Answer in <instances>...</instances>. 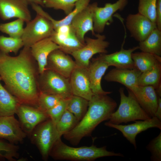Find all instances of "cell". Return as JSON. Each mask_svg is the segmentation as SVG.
I'll return each instance as SVG.
<instances>
[{
	"mask_svg": "<svg viewBox=\"0 0 161 161\" xmlns=\"http://www.w3.org/2000/svg\"><path fill=\"white\" fill-rule=\"evenodd\" d=\"M39 75L30 47H24L16 56L0 50V77L4 87L20 104L37 107Z\"/></svg>",
	"mask_w": 161,
	"mask_h": 161,
	"instance_id": "obj_1",
	"label": "cell"
},
{
	"mask_svg": "<svg viewBox=\"0 0 161 161\" xmlns=\"http://www.w3.org/2000/svg\"><path fill=\"white\" fill-rule=\"evenodd\" d=\"M115 101L108 95H94L89 101L87 110L71 130L63 135L71 144L78 145L83 137L90 136L96 127L108 120L117 106Z\"/></svg>",
	"mask_w": 161,
	"mask_h": 161,
	"instance_id": "obj_2",
	"label": "cell"
},
{
	"mask_svg": "<svg viewBox=\"0 0 161 161\" xmlns=\"http://www.w3.org/2000/svg\"><path fill=\"white\" fill-rule=\"evenodd\" d=\"M106 147H97L93 144L89 146L71 147L64 143L61 137L54 144L50 151L49 157L55 160L73 161H93L106 157H124L120 153L108 151Z\"/></svg>",
	"mask_w": 161,
	"mask_h": 161,
	"instance_id": "obj_3",
	"label": "cell"
},
{
	"mask_svg": "<svg viewBox=\"0 0 161 161\" xmlns=\"http://www.w3.org/2000/svg\"><path fill=\"white\" fill-rule=\"evenodd\" d=\"M127 89L128 95L127 96L123 88L119 89L120 105L117 110L112 114L107 122L120 124L138 120H148L151 117L141 107L132 92Z\"/></svg>",
	"mask_w": 161,
	"mask_h": 161,
	"instance_id": "obj_4",
	"label": "cell"
},
{
	"mask_svg": "<svg viewBox=\"0 0 161 161\" xmlns=\"http://www.w3.org/2000/svg\"><path fill=\"white\" fill-rule=\"evenodd\" d=\"M29 136L31 143L37 147L44 161L48 160L54 144L61 137L55 124L49 118L37 125Z\"/></svg>",
	"mask_w": 161,
	"mask_h": 161,
	"instance_id": "obj_5",
	"label": "cell"
},
{
	"mask_svg": "<svg viewBox=\"0 0 161 161\" xmlns=\"http://www.w3.org/2000/svg\"><path fill=\"white\" fill-rule=\"evenodd\" d=\"M40 91L66 99L73 95L69 78L51 69H46L38 78Z\"/></svg>",
	"mask_w": 161,
	"mask_h": 161,
	"instance_id": "obj_6",
	"label": "cell"
},
{
	"mask_svg": "<svg viewBox=\"0 0 161 161\" xmlns=\"http://www.w3.org/2000/svg\"><path fill=\"white\" fill-rule=\"evenodd\" d=\"M35 18L27 23L21 39L24 47H30L36 43L50 37L54 31L53 26L48 19L36 13Z\"/></svg>",
	"mask_w": 161,
	"mask_h": 161,
	"instance_id": "obj_7",
	"label": "cell"
},
{
	"mask_svg": "<svg viewBox=\"0 0 161 161\" xmlns=\"http://www.w3.org/2000/svg\"><path fill=\"white\" fill-rule=\"evenodd\" d=\"M95 36V38L85 37V45L71 54L74 58L76 66L87 68L90 59L94 55L107 53V49L110 43L106 40V36L100 34H96Z\"/></svg>",
	"mask_w": 161,
	"mask_h": 161,
	"instance_id": "obj_8",
	"label": "cell"
},
{
	"mask_svg": "<svg viewBox=\"0 0 161 161\" xmlns=\"http://www.w3.org/2000/svg\"><path fill=\"white\" fill-rule=\"evenodd\" d=\"M134 122L133 123L125 125L114 124L106 122L105 125L120 131L135 149L137 148L136 138L138 134L150 128H156L161 129V120L155 116L148 120Z\"/></svg>",
	"mask_w": 161,
	"mask_h": 161,
	"instance_id": "obj_9",
	"label": "cell"
},
{
	"mask_svg": "<svg viewBox=\"0 0 161 161\" xmlns=\"http://www.w3.org/2000/svg\"><path fill=\"white\" fill-rule=\"evenodd\" d=\"M16 114L21 128L27 136L37 125L49 118L46 112L37 107L23 104L19 105Z\"/></svg>",
	"mask_w": 161,
	"mask_h": 161,
	"instance_id": "obj_10",
	"label": "cell"
},
{
	"mask_svg": "<svg viewBox=\"0 0 161 161\" xmlns=\"http://www.w3.org/2000/svg\"><path fill=\"white\" fill-rule=\"evenodd\" d=\"M129 0H118L115 2L106 3L104 6L95 8L94 15V29L95 32L101 34L106 26L112 23L113 16L118 11L123 10L128 4Z\"/></svg>",
	"mask_w": 161,
	"mask_h": 161,
	"instance_id": "obj_11",
	"label": "cell"
},
{
	"mask_svg": "<svg viewBox=\"0 0 161 161\" xmlns=\"http://www.w3.org/2000/svg\"><path fill=\"white\" fill-rule=\"evenodd\" d=\"M97 5L96 2L89 4L76 16L70 24L77 38L83 44H85V35L87 32L90 31L93 35L96 34L94 29V15Z\"/></svg>",
	"mask_w": 161,
	"mask_h": 161,
	"instance_id": "obj_12",
	"label": "cell"
},
{
	"mask_svg": "<svg viewBox=\"0 0 161 161\" xmlns=\"http://www.w3.org/2000/svg\"><path fill=\"white\" fill-rule=\"evenodd\" d=\"M126 26L131 36L139 42L144 40L157 28L155 23L138 13L127 16Z\"/></svg>",
	"mask_w": 161,
	"mask_h": 161,
	"instance_id": "obj_13",
	"label": "cell"
},
{
	"mask_svg": "<svg viewBox=\"0 0 161 161\" xmlns=\"http://www.w3.org/2000/svg\"><path fill=\"white\" fill-rule=\"evenodd\" d=\"M29 4L26 0H0V17L4 21L21 18L27 23L31 20Z\"/></svg>",
	"mask_w": 161,
	"mask_h": 161,
	"instance_id": "obj_14",
	"label": "cell"
},
{
	"mask_svg": "<svg viewBox=\"0 0 161 161\" xmlns=\"http://www.w3.org/2000/svg\"><path fill=\"white\" fill-rule=\"evenodd\" d=\"M27 136L14 115L0 116V139L17 145L22 143Z\"/></svg>",
	"mask_w": 161,
	"mask_h": 161,
	"instance_id": "obj_15",
	"label": "cell"
},
{
	"mask_svg": "<svg viewBox=\"0 0 161 161\" xmlns=\"http://www.w3.org/2000/svg\"><path fill=\"white\" fill-rule=\"evenodd\" d=\"M73 95L82 97L89 101L94 95L91 88L87 68L77 66L69 78Z\"/></svg>",
	"mask_w": 161,
	"mask_h": 161,
	"instance_id": "obj_16",
	"label": "cell"
},
{
	"mask_svg": "<svg viewBox=\"0 0 161 161\" xmlns=\"http://www.w3.org/2000/svg\"><path fill=\"white\" fill-rule=\"evenodd\" d=\"M76 66L75 62L71 57L58 49L53 51L49 55L46 69L52 70L69 78Z\"/></svg>",
	"mask_w": 161,
	"mask_h": 161,
	"instance_id": "obj_17",
	"label": "cell"
},
{
	"mask_svg": "<svg viewBox=\"0 0 161 161\" xmlns=\"http://www.w3.org/2000/svg\"><path fill=\"white\" fill-rule=\"evenodd\" d=\"M141 73L135 68L131 69L115 68L110 70L105 75L104 78L108 82L121 83L133 92L139 87L138 80Z\"/></svg>",
	"mask_w": 161,
	"mask_h": 161,
	"instance_id": "obj_18",
	"label": "cell"
},
{
	"mask_svg": "<svg viewBox=\"0 0 161 161\" xmlns=\"http://www.w3.org/2000/svg\"><path fill=\"white\" fill-rule=\"evenodd\" d=\"M124 43L121 49L118 51L110 54H100L97 57L106 62L109 66H113L118 69H133L134 68L131 54L139 49L138 46L128 49L123 48Z\"/></svg>",
	"mask_w": 161,
	"mask_h": 161,
	"instance_id": "obj_19",
	"label": "cell"
},
{
	"mask_svg": "<svg viewBox=\"0 0 161 161\" xmlns=\"http://www.w3.org/2000/svg\"><path fill=\"white\" fill-rule=\"evenodd\" d=\"M32 55L36 61L39 74L46 69L48 57L53 51L60 49L50 37L42 40L34 44L30 47Z\"/></svg>",
	"mask_w": 161,
	"mask_h": 161,
	"instance_id": "obj_20",
	"label": "cell"
},
{
	"mask_svg": "<svg viewBox=\"0 0 161 161\" xmlns=\"http://www.w3.org/2000/svg\"><path fill=\"white\" fill-rule=\"evenodd\" d=\"M109 66L105 62L97 57L90 62L87 68L91 88L94 95H108L112 92L104 91L101 86L102 78Z\"/></svg>",
	"mask_w": 161,
	"mask_h": 161,
	"instance_id": "obj_21",
	"label": "cell"
},
{
	"mask_svg": "<svg viewBox=\"0 0 161 161\" xmlns=\"http://www.w3.org/2000/svg\"><path fill=\"white\" fill-rule=\"evenodd\" d=\"M132 93L146 113L151 117L154 116L158 106V98L154 87L151 86H139Z\"/></svg>",
	"mask_w": 161,
	"mask_h": 161,
	"instance_id": "obj_22",
	"label": "cell"
},
{
	"mask_svg": "<svg viewBox=\"0 0 161 161\" xmlns=\"http://www.w3.org/2000/svg\"><path fill=\"white\" fill-rule=\"evenodd\" d=\"M1 80L0 77V116L14 115L20 104L2 85Z\"/></svg>",
	"mask_w": 161,
	"mask_h": 161,
	"instance_id": "obj_23",
	"label": "cell"
},
{
	"mask_svg": "<svg viewBox=\"0 0 161 161\" xmlns=\"http://www.w3.org/2000/svg\"><path fill=\"white\" fill-rule=\"evenodd\" d=\"M139 49L142 52L161 56V30L154 29L143 41L139 42Z\"/></svg>",
	"mask_w": 161,
	"mask_h": 161,
	"instance_id": "obj_24",
	"label": "cell"
},
{
	"mask_svg": "<svg viewBox=\"0 0 161 161\" xmlns=\"http://www.w3.org/2000/svg\"><path fill=\"white\" fill-rule=\"evenodd\" d=\"M131 58L134 67L142 73L151 69L157 64L161 62V56L142 51L132 53Z\"/></svg>",
	"mask_w": 161,
	"mask_h": 161,
	"instance_id": "obj_25",
	"label": "cell"
},
{
	"mask_svg": "<svg viewBox=\"0 0 161 161\" xmlns=\"http://www.w3.org/2000/svg\"><path fill=\"white\" fill-rule=\"evenodd\" d=\"M89 101L81 97L72 95L66 99V110L72 113L79 122L87 110Z\"/></svg>",
	"mask_w": 161,
	"mask_h": 161,
	"instance_id": "obj_26",
	"label": "cell"
},
{
	"mask_svg": "<svg viewBox=\"0 0 161 161\" xmlns=\"http://www.w3.org/2000/svg\"><path fill=\"white\" fill-rule=\"evenodd\" d=\"M161 62L157 64L151 69L142 72L138 80L139 86H151L155 89L160 84Z\"/></svg>",
	"mask_w": 161,
	"mask_h": 161,
	"instance_id": "obj_27",
	"label": "cell"
},
{
	"mask_svg": "<svg viewBox=\"0 0 161 161\" xmlns=\"http://www.w3.org/2000/svg\"><path fill=\"white\" fill-rule=\"evenodd\" d=\"M90 1L78 0L75 3V7L72 11L61 20H56L49 15L47 18L52 23L54 30H56L62 26L70 25L74 18L89 4Z\"/></svg>",
	"mask_w": 161,
	"mask_h": 161,
	"instance_id": "obj_28",
	"label": "cell"
},
{
	"mask_svg": "<svg viewBox=\"0 0 161 161\" xmlns=\"http://www.w3.org/2000/svg\"><path fill=\"white\" fill-rule=\"evenodd\" d=\"M78 121L71 112L66 110L55 124L57 132L61 136L72 129Z\"/></svg>",
	"mask_w": 161,
	"mask_h": 161,
	"instance_id": "obj_29",
	"label": "cell"
},
{
	"mask_svg": "<svg viewBox=\"0 0 161 161\" xmlns=\"http://www.w3.org/2000/svg\"><path fill=\"white\" fill-rule=\"evenodd\" d=\"M19 147L0 139V161H16L19 158Z\"/></svg>",
	"mask_w": 161,
	"mask_h": 161,
	"instance_id": "obj_30",
	"label": "cell"
},
{
	"mask_svg": "<svg viewBox=\"0 0 161 161\" xmlns=\"http://www.w3.org/2000/svg\"><path fill=\"white\" fill-rule=\"evenodd\" d=\"M23 47L24 44L21 38L0 36V50L4 53L12 52L16 54Z\"/></svg>",
	"mask_w": 161,
	"mask_h": 161,
	"instance_id": "obj_31",
	"label": "cell"
},
{
	"mask_svg": "<svg viewBox=\"0 0 161 161\" xmlns=\"http://www.w3.org/2000/svg\"><path fill=\"white\" fill-rule=\"evenodd\" d=\"M25 22L21 18L11 22L0 24V31L3 33L8 34L10 37L20 38L23 34Z\"/></svg>",
	"mask_w": 161,
	"mask_h": 161,
	"instance_id": "obj_32",
	"label": "cell"
},
{
	"mask_svg": "<svg viewBox=\"0 0 161 161\" xmlns=\"http://www.w3.org/2000/svg\"><path fill=\"white\" fill-rule=\"evenodd\" d=\"M58 45L60 47V49L67 54L71 55L73 52L81 48L85 44L81 42L73 31Z\"/></svg>",
	"mask_w": 161,
	"mask_h": 161,
	"instance_id": "obj_33",
	"label": "cell"
},
{
	"mask_svg": "<svg viewBox=\"0 0 161 161\" xmlns=\"http://www.w3.org/2000/svg\"><path fill=\"white\" fill-rule=\"evenodd\" d=\"M44 7L63 10L67 15L72 11L78 0H42Z\"/></svg>",
	"mask_w": 161,
	"mask_h": 161,
	"instance_id": "obj_34",
	"label": "cell"
},
{
	"mask_svg": "<svg viewBox=\"0 0 161 161\" xmlns=\"http://www.w3.org/2000/svg\"><path fill=\"white\" fill-rule=\"evenodd\" d=\"M157 0H138V13L147 17L155 24Z\"/></svg>",
	"mask_w": 161,
	"mask_h": 161,
	"instance_id": "obj_35",
	"label": "cell"
},
{
	"mask_svg": "<svg viewBox=\"0 0 161 161\" xmlns=\"http://www.w3.org/2000/svg\"><path fill=\"white\" fill-rule=\"evenodd\" d=\"M61 99H63L58 95L40 91L37 107L46 112L56 105Z\"/></svg>",
	"mask_w": 161,
	"mask_h": 161,
	"instance_id": "obj_36",
	"label": "cell"
},
{
	"mask_svg": "<svg viewBox=\"0 0 161 161\" xmlns=\"http://www.w3.org/2000/svg\"><path fill=\"white\" fill-rule=\"evenodd\" d=\"M146 148L151 153V161H161V131L149 142Z\"/></svg>",
	"mask_w": 161,
	"mask_h": 161,
	"instance_id": "obj_37",
	"label": "cell"
},
{
	"mask_svg": "<svg viewBox=\"0 0 161 161\" xmlns=\"http://www.w3.org/2000/svg\"><path fill=\"white\" fill-rule=\"evenodd\" d=\"M66 110V99H61L56 105L46 112L49 118L55 124Z\"/></svg>",
	"mask_w": 161,
	"mask_h": 161,
	"instance_id": "obj_38",
	"label": "cell"
},
{
	"mask_svg": "<svg viewBox=\"0 0 161 161\" xmlns=\"http://www.w3.org/2000/svg\"><path fill=\"white\" fill-rule=\"evenodd\" d=\"M156 24L157 28L161 30V0H157Z\"/></svg>",
	"mask_w": 161,
	"mask_h": 161,
	"instance_id": "obj_39",
	"label": "cell"
},
{
	"mask_svg": "<svg viewBox=\"0 0 161 161\" xmlns=\"http://www.w3.org/2000/svg\"><path fill=\"white\" fill-rule=\"evenodd\" d=\"M154 116L161 120V98L158 96V105Z\"/></svg>",
	"mask_w": 161,
	"mask_h": 161,
	"instance_id": "obj_40",
	"label": "cell"
},
{
	"mask_svg": "<svg viewBox=\"0 0 161 161\" xmlns=\"http://www.w3.org/2000/svg\"><path fill=\"white\" fill-rule=\"evenodd\" d=\"M29 3V4H37L44 7V6L42 0H26Z\"/></svg>",
	"mask_w": 161,
	"mask_h": 161,
	"instance_id": "obj_41",
	"label": "cell"
}]
</instances>
